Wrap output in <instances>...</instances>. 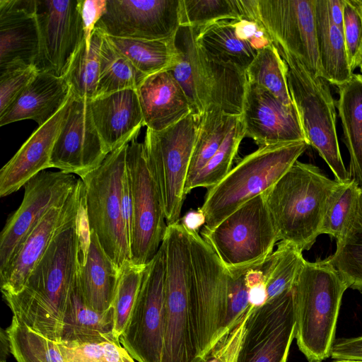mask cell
<instances>
[{
    "instance_id": "obj_1",
    "label": "cell",
    "mask_w": 362,
    "mask_h": 362,
    "mask_svg": "<svg viewBox=\"0 0 362 362\" xmlns=\"http://www.w3.org/2000/svg\"><path fill=\"white\" fill-rule=\"evenodd\" d=\"M89 238L84 204L79 214L54 236L22 290L13 295L3 294L18 322L60 343L66 304L86 259Z\"/></svg>"
},
{
    "instance_id": "obj_2",
    "label": "cell",
    "mask_w": 362,
    "mask_h": 362,
    "mask_svg": "<svg viewBox=\"0 0 362 362\" xmlns=\"http://www.w3.org/2000/svg\"><path fill=\"white\" fill-rule=\"evenodd\" d=\"M340 183L317 166L296 160L264 192L278 240L310 250L321 235L329 199Z\"/></svg>"
},
{
    "instance_id": "obj_3",
    "label": "cell",
    "mask_w": 362,
    "mask_h": 362,
    "mask_svg": "<svg viewBox=\"0 0 362 362\" xmlns=\"http://www.w3.org/2000/svg\"><path fill=\"white\" fill-rule=\"evenodd\" d=\"M348 284L327 257L305 261L293 286L297 345L309 362L331 356Z\"/></svg>"
},
{
    "instance_id": "obj_4",
    "label": "cell",
    "mask_w": 362,
    "mask_h": 362,
    "mask_svg": "<svg viewBox=\"0 0 362 362\" xmlns=\"http://www.w3.org/2000/svg\"><path fill=\"white\" fill-rule=\"evenodd\" d=\"M309 146L305 140L259 147L217 185L207 189L199 208L204 228H213L247 201L272 187Z\"/></svg>"
},
{
    "instance_id": "obj_5",
    "label": "cell",
    "mask_w": 362,
    "mask_h": 362,
    "mask_svg": "<svg viewBox=\"0 0 362 362\" xmlns=\"http://www.w3.org/2000/svg\"><path fill=\"white\" fill-rule=\"evenodd\" d=\"M274 45L284 62L288 91L307 142L325 161L336 180L349 181L337 137L335 101L328 81L314 75L293 54Z\"/></svg>"
},
{
    "instance_id": "obj_6",
    "label": "cell",
    "mask_w": 362,
    "mask_h": 362,
    "mask_svg": "<svg viewBox=\"0 0 362 362\" xmlns=\"http://www.w3.org/2000/svg\"><path fill=\"white\" fill-rule=\"evenodd\" d=\"M161 245L165 253V300L160 362H200L191 315L187 230L180 223L168 226Z\"/></svg>"
},
{
    "instance_id": "obj_7",
    "label": "cell",
    "mask_w": 362,
    "mask_h": 362,
    "mask_svg": "<svg viewBox=\"0 0 362 362\" xmlns=\"http://www.w3.org/2000/svg\"><path fill=\"white\" fill-rule=\"evenodd\" d=\"M127 146L110 153L98 168L80 177L89 229L95 232L102 247L119 269L131 261L121 212Z\"/></svg>"
},
{
    "instance_id": "obj_8",
    "label": "cell",
    "mask_w": 362,
    "mask_h": 362,
    "mask_svg": "<svg viewBox=\"0 0 362 362\" xmlns=\"http://www.w3.org/2000/svg\"><path fill=\"white\" fill-rule=\"evenodd\" d=\"M201 236L228 269L264 261L279 240L264 193L245 202L213 228L204 227Z\"/></svg>"
},
{
    "instance_id": "obj_9",
    "label": "cell",
    "mask_w": 362,
    "mask_h": 362,
    "mask_svg": "<svg viewBox=\"0 0 362 362\" xmlns=\"http://www.w3.org/2000/svg\"><path fill=\"white\" fill-rule=\"evenodd\" d=\"M201 116L191 112L161 132L146 131L144 150L160 193L168 226L180 223L186 197L185 186Z\"/></svg>"
},
{
    "instance_id": "obj_10",
    "label": "cell",
    "mask_w": 362,
    "mask_h": 362,
    "mask_svg": "<svg viewBox=\"0 0 362 362\" xmlns=\"http://www.w3.org/2000/svg\"><path fill=\"white\" fill-rule=\"evenodd\" d=\"M187 233L191 255V315L202 360L226 334L223 325L226 310L227 269L198 232L187 230Z\"/></svg>"
},
{
    "instance_id": "obj_11",
    "label": "cell",
    "mask_w": 362,
    "mask_h": 362,
    "mask_svg": "<svg viewBox=\"0 0 362 362\" xmlns=\"http://www.w3.org/2000/svg\"><path fill=\"white\" fill-rule=\"evenodd\" d=\"M133 202L131 261L147 264L158 251L168 227L158 187L149 168L143 143L136 139L126 153Z\"/></svg>"
},
{
    "instance_id": "obj_12",
    "label": "cell",
    "mask_w": 362,
    "mask_h": 362,
    "mask_svg": "<svg viewBox=\"0 0 362 362\" xmlns=\"http://www.w3.org/2000/svg\"><path fill=\"white\" fill-rule=\"evenodd\" d=\"M165 253L160 245L146 264L121 345L138 362H160L164 330Z\"/></svg>"
},
{
    "instance_id": "obj_13",
    "label": "cell",
    "mask_w": 362,
    "mask_h": 362,
    "mask_svg": "<svg viewBox=\"0 0 362 362\" xmlns=\"http://www.w3.org/2000/svg\"><path fill=\"white\" fill-rule=\"evenodd\" d=\"M315 6V0H247L250 19L259 21L274 43L321 76Z\"/></svg>"
},
{
    "instance_id": "obj_14",
    "label": "cell",
    "mask_w": 362,
    "mask_h": 362,
    "mask_svg": "<svg viewBox=\"0 0 362 362\" xmlns=\"http://www.w3.org/2000/svg\"><path fill=\"white\" fill-rule=\"evenodd\" d=\"M295 334L292 288L253 308L235 362H287Z\"/></svg>"
},
{
    "instance_id": "obj_15",
    "label": "cell",
    "mask_w": 362,
    "mask_h": 362,
    "mask_svg": "<svg viewBox=\"0 0 362 362\" xmlns=\"http://www.w3.org/2000/svg\"><path fill=\"white\" fill-rule=\"evenodd\" d=\"M79 182L71 173L43 170L25 184L23 201L1 233L0 269L45 215L69 199Z\"/></svg>"
},
{
    "instance_id": "obj_16",
    "label": "cell",
    "mask_w": 362,
    "mask_h": 362,
    "mask_svg": "<svg viewBox=\"0 0 362 362\" xmlns=\"http://www.w3.org/2000/svg\"><path fill=\"white\" fill-rule=\"evenodd\" d=\"M180 26V0H107L95 28L105 35L168 40Z\"/></svg>"
},
{
    "instance_id": "obj_17",
    "label": "cell",
    "mask_w": 362,
    "mask_h": 362,
    "mask_svg": "<svg viewBox=\"0 0 362 362\" xmlns=\"http://www.w3.org/2000/svg\"><path fill=\"white\" fill-rule=\"evenodd\" d=\"M40 53L37 67L65 75L84 39L80 0H37Z\"/></svg>"
},
{
    "instance_id": "obj_18",
    "label": "cell",
    "mask_w": 362,
    "mask_h": 362,
    "mask_svg": "<svg viewBox=\"0 0 362 362\" xmlns=\"http://www.w3.org/2000/svg\"><path fill=\"white\" fill-rule=\"evenodd\" d=\"M85 203L84 187L80 182L63 204L52 208L25 237L7 264L0 269L3 294H16L23 288L34 267L54 236L80 213Z\"/></svg>"
},
{
    "instance_id": "obj_19",
    "label": "cell",
    "mask_w": 362,
    "mask_h": 362,
    "mask_svg": "<svg viewBox=\"0 0 362 362\" xmlns=\"http://www.w3.org/2000/svg\"><path fill=\"white\" fill-rule=\"evenodd\" d=\"M89 101L73 94L50 158L51 168L80 177L98 168L109 154L93 122Z\"/></svg>"
},
{
    "instance_id": "obj_20",
    "label": "cell",
    "mask_w": 362,
    "mask_h": 362,
    "mask_svg": "<svg viewBox=\"0 0 362 362\" xmlns=\"http://www.w3.org/2000/svg\"><path fill=\"white\" fill-rule=\"evenodd\" d=\"M240 118L245 137L259 147L306 141L294 105H284L269 90L250 82Z\"/></svg>"
},
{
    "instance_id": "obj_21",
    "label": "cell",
    "mask_w": 362,
    "mask_h": 362,
    "mask_svg": "<svg viewBox=\"0 0 362 362\" xmlns=\"http://www.w3.org/2000/svg\"><path fill=\"white\" fill-rule=\"evenodd\" d=\"M40 53L37 0H0V72L37 66Z\"/></svg>"
},
{
    "instance_id": "obj_22",
    "label": "cell",
    "mask_w": 362,
    "mask_h": 362,
    "mask_svg": "<svg viewBox=\"0 0 362 362\" xmlns=\"http://www.w3.org/2000/svg\"><path fill=\"white\" fill-rule=\"evenodd\" d=\"M72 92V91H71ZM73 94L47 122L39 126L0 170V196L17 192L31 178L50 168L52 152L69 114Z\"/></svg>"
},
{
    "instance_id": "obj_23",
    "label": "cell",
    "mask_w": 362,
    "mask_h": 362,
    "mask_svg": "<svg viewBox=\"0 0 362 362\" xmlns=\"http://www.w3.org/2000/svg\"><path fill=\"white\" fill-rule=\"evenodd\" d=\"M93 122L108 153L137 138L144 118L136 90L89 101Z\"/></svg>"
},
{
    "instance_id": "obj_24",
    "label": "cell",
    "mask_w": 362,
    "mask_h": 362,
    "mask_svg": "<svg viewBox=\"0 0 362 362\" xmlns=\"http://www.w3.org/2000/svg\"><path fill=\"white\" fill-rule=\"evenodd\" d=\"M144 126L161 132L192 112L181 86L168 70L147 76L136 89Z\"/></svg>"
},
{
    "instance_id": "obj_25",
    "label": "cell",
    "mask_w": 362,
    "mask_h": 362,
    "mask_svg": "<svg viewBox=\"0 0 362 362\" xmlns=\"http://www.w3.org/2000/svg\"><path fill=\"white\" fill-rule=\"evenodd\" d=\"M66 78L39 71L8 108L0 114V126L32 119L39 126L50 119L71 95Z\"/></svg>"
},
{
    "instance_id": "obj_26",
    "label": "cell",
    "mask_w": 362,
    "mask_h": 362,
    "mask_svg": "<svg viewBox=\"0 0 362 362\" xmlns=\"http://www.w3.org/2000/svg\"><path fill=\"white\" fill-rule=\"evenodd\" d=\"M114 327L113 308L98 312L88 306L81 293L77 273L66 304L60 343L65 346L103 341L120 344L115 335Z\"/></svg>"
},
{
    "instance_id": "obj_27",
    "label": "cell",
    "mask_w": 362,
    "mask_h": 362,
    "mask_svg": "<svg viewBox=\"0 0 362 362\" xmlns=\"http://www.w3.org/2000/svg\"><path fill=\"white\" fill-rule=\"evenodd\" d=\"M121 269L102 247L93 230H90L87 255L78 272L84 300L98 312H105L112 306Z\"/></svg>"
},
{
    "instance_id": "obj_28",
    "label": "cell",
    "mask_w": 362,
    "mask_h": 362,
    "mask_svg": "<svg viewBox=\"0 0 362 362\" xmlns=\"http://www.w3.org/2000/svg\"><path fill=\"white\" fill-rule=\"evenodd\" d=\"M198 28L180 25L174 36L175 57L168 69L182 88L192 112L202 115L207 106L208 89L197 42Z\"/></svg>"
},
{
    "instance_id": "obj_29",
    "label": "cell",
    "mask_w": 362,
    "mask_h": 362,
    "mask_svg": "<svg viewBox=\"0 0 362 362\" xmlns=\"http://www.w3.org/2000/svg\"><path fill=\"white\" fill-rule=\"evenodd\" d=\"M343 141L349 154V178L362 186V74L337 86Z\"/></svg>"
},
{
    "instance_id": "obj_30",
    "label": "cell",
    "mask_w": 362,
    "mask_h": 362,
    "mask_svg": "<svg viewBox=\"0 0 362 362\" xmlns=\"http://www.w3.org/2000/svg\"><path fill=\"white\" fill-rule=\"evenodd\" d=\"M315 30L321 76L337 87L353 76L343 33L329 18L326 0H315Z\"/></svg>"
},
{
    "instance_id": "obj_31",
    "label": "cell",
    "mask_w": 362,
    "mask_h": 362,
    "mask_svg": "<svg viewBox=\"0 0 362 362\" xmlns=\"http://www.w3.org/2000/svg\"><path fill=\"white\" fill-rule=\"evenodd\" d=\"M201 56L208 89L206 108L214 107L226 115L240 117L248 82L246 71L212 60L202 49Z\"/></svg>"
},
{
    "instance_id": "obj_32",
    "label": "cell",
    "mask_w": 362,
    "mask_h": 362,
    "mask_svg": "<svg viewBox=\"0 0 362 362\" xmlns=\"http://www.w3.org/2000/svg\"><path fill=\"white\" fill-rule=\"evenodd\" d=\"M233 20H221L198 28L197 42L209 59L246 71L258 51L237 36Z\"/></svg>"
},
{
    "instance_id": "obj_33",
    "label": "cell",
    "mask_w": 362,
    "mask_h": 362,
    "mask_svg": "<svg viewBox=\"0 0 362 362\" xmlns=\"http://www.w3.org/2000/svg\"><path fill=\"white\" fill-rule=\"evenodd\" d=\"M238 117L226 115L214 107H208L203 112L189 165L185 195L189 193V189L194 180L216 153Z\"/></svg>"
},
{
    "instance_id": "obj_34",
    "label": "cell",
    "mask_w": 362,
    "mask_h": 362,
    "mask_svg": "<svg viewBox=\"0 0 362 362\" xmlns=\"http://www.w3.org/2000/svg\"><path fill=\"white\" fill-rule=\"evenodd\" d=\"M327 258L349 288L362 293V186L355 214L337 240L335 252Z\"/></svg>"
},
{
    "instance_id": "obj_35",
    "label": "cell",
    "mask_w": 362,
    "mask_h": 362,
    "mask_svg": "<svg viewBox=\"0 0 362 362\" xmlns=\"http://www.w3.org/2000/svg\"><path fill=\"white\" fill-rule=\"evenodd\" d=\"M109 42L146 76L168 70L175 57L174 37L142 40L106 35Z\"/></svg>"
},
{
    "instance_id": "obj_36",
    "label": "cell",
    "mask_w": 362,
    "mask_h": 362,
    "mask_svg": "<svg viewBox=\"0 0 362 362\" xmlns=\"http://www.w3.org/2000/svg\"><path fill=\"white\" fill-rule=\"evenodd\" d=\"M146 76L119 52L104 35L100 47L99 77L95 98L123 90H136Z\"/></svg>"
},
{
    "instance_id": "obj_37",
    "label": "cell",
    "mask_w": 362,
    "mask_h": 362,
    "mask_svg": "<svg viewBox=\"0 0 362 362\" xmlns=\"http://www.w3.org/2000/svg\"><path fill=\"white\" fill-rule=\"evenodd\" d=\"M103 32L95 28L87 47L85 38L64 76L74 96L92 100L95 97L100 69V53Z\"/></svg>"
},
{
    "instance_id": "obj_38",
    "label": "cell",
    "mask_w": 362,
    "mask_h": 362,
    "mask_svg": "<svg viewBox=\"0 0 362 362\" xmlns=\"http://www.w3.org/2000/svg\"><path fill=\"white\" fill-rule=\"evenodd\" d=\"M6 330L11 354L17 362H65L59 343L34 332L13 316Z\"/></svg>"
},
{
    "instance_id": "obj_39",
    "label": "cell",
    "mask_w": 362,
    "mask_h": 362,
    "mask_svg": "<svg viewBox=\"0 0 362 362\" xmlns=\"http://www.w3.org/2000/svg\"><path fill=\"white\" fill-rule=\"evenodd\" d=\"M247 81L269 90L284 105L293 107L285 64L274 43L257 52L246 70Z\"/></svg>"
},
{
    "instance_id": "obj_40",
    "label": "cell",
    "mask_w": 362,
    "mask_h": 362,
    "mask_svg": "<svg viewBox=\"0 0 362 362\" xmlns=\"http://www.w3.org/2000/svg\"><path fill=\"white\" fill-rule=\"evenodd\" d=\"M242 18L248 19L245 0H180V25L200 28Z\"/></svg>"
},
{
    "instance_id": "obj_41",
    "label": "cell",
    "mask_w": 362,
    "mask_h": 362,
    "mask_svg": "<svg viewBox=\"0 0 362 362\" xmlns=\"http://www.w3.org/2000/svg\"><path fill=\"white\" fill-rule=\"evenodd\" d=\"M300 250L280 241L272 252V262L266 280V300L293 288L305 259Z\"/></svg>"
},
{
    "instance_id": "obj_42",
    "label": "cell",
    "mask_w": 362,
    "mask_h": 362,
    "mask_svg": "<svg viewBox=\"0 0 362 362\" xmlns=\"http://www.w3.org/2000/svg\"><path fill=\"white\" fill-rule=\"evenodd\" d=\"M244 137V127L239 117L216 153L194 180L189 192L197 187L209 189L220 182L232 169L233 160Z\"/></svg>"
},
{
    "instance_id": "obj_43",
    "label": "cell",
    "mask_w": 362,
    "mask_h": 362,
    "mask_svg": "<svg viewBox=\"0 0 362 362\" xmlns=\"http://www.w3.org/2000/svg\"><path fill=\"white\" fill-rule=\"evenodd\" d=\"M360 186L354 180L340 183L333 192L322 223L321 234L336 240L346 230L357 209Z\"/></svg>"
},
{
    "instance_id": "obj_44",
    "label": "cell",
    "mask_w": 362,
    "mask_h": 362,
    "mask_svg": "<svg viewBox=\"0 0 362 362\" xmlns=\"http://www.w3.org/2000/svg\"><path fill=\"white\" fill-rule=\"evenodd\" d=\"M146 264L128 261L121 269L120 278L112 303L115 314L114 333L119 339L135 303Z\"/></svg>"
},
{
    "instance_id": "obj_45",
    "label": "cell",
    "mask_w": 362,
    "mask_h": 362,
    "mask_svg": "<svg viewBox=\"0 0 362 362\" xmlns=\"http://www.w3.org/2000/svg\"><path fill=\"white\" fill-rule=\"evenodd\" d=\"M250 267L226 269L227 291L223 325L224 334L233 329L252 305L246 283V273Z\"/></svg>"
},
{
    "instance_id": "obj_46",
    "label": "cell",
    "mask_w": 362,
    "mask_h": 362,
    "mask_svg": "<svg viewBox=\"0 0 362 362\" xmlns=\"http://www.w3.org/2000/svg\"><path fill=\"white\" fill-rule=\"evenodd\" d=\"M65 362H135L121 344L112 341L65 346L59 343Z\"/></svg>"
},
{
    "instance_id": "obj_47",
    "label": "cell",
    "mask_w": 362,
    "mask_h": 362,
    "mask_svg": "<svg viewBox=\"0 0 362 362\" xmlns=\"http://www.w3.org/2000/svg\"><path fill=\"white\" fill-rule=\"evenodd\" d=\"M343 35L351 71L358 66L362 50V11L361 1L344 0Z\"/></svg>"
},
{
    "instance_id": "obj_48",
    "label": "cell",
    "mask_w": 362,
    "mask_h": 362,
    "mask_svg": "<svg viewBox=\"0 0 362 362\" xmlns=\"http://www.w3.org/2000/svg\"><path fill=\"white\" fill-rule=\"evenodd\" d=\"M39 71L36 65H29L0 72V114L8 108Z\"/></svg>"
},
{
    "instance_id": "obj_49",
    "label": "cell",
    "mask_w": 362,
    "mask_h": 362,
    "mask_svg": "<svg viewBox=\"0 0 362 362\" xmlns=\"http://www.w3.org/2000/svg\"><path fill=\"white\" fill-rule=\"evenodd\" d=\"M254 305H251L238 323L215 344L200 362H235L245 329L247 319Z\"/></svg>"
},
{
    "instance_id": "obj_50",
    "label": "cell",
    "mask_w": 362,
    "mask_h": 362,
    "mask_svg": "<svg viewBox=\"0 0 362 362\" xmlns=\"http://www.w3.org/2000/svg\"><path fill=\"white\" fill-rule=\"evenodd\" d=\"M237 36L259 51L273 44V40L265 28L257 21L246 18L233 19Z\"/></svg>"
},
{
    "instance_id": "obj_51",
    "label": "cell",
    "mask_w": 362,
    "mask_h": 362,
    "mask_svg": "<svg viewBox=\"0 0 362 362\" xmlns=\"http://www.w3.org/2000/svg\"><path fill=\"white\" fill-rule=\"evenodd\" d=\"M107 0H80V11L87 47L97 23L104 14Z\"/></svg>"
},
{
    "instance_id": "obj_52",
    "label": "cell",
    "mask_w": 362,
    "mask_h": 362,
    "mask_svg": "<svg viewBox=\"0 0 362 362\" xmlns=\"http://www.w3.org/2000/svg\"><path fill=\"white\" fill-rule=\"evenodd\" d=\"M121 212L125 233L130 249L133 236V202L130 180L126 168L123 175L121 188Z\"/></svg>"
},
{
    "instance_id": "obj_53",
    "label": "cell",
    "mask_w": 362,
    "mask_h": 362,
    "mask_svg": "<svg viewBox=\"0 0 362 362\" xmlns=\"http://www.w3.org/2000/svg\"><path fill=\"white\" fill-rule=\"evenodd\" d=\"M331 356L334 360L362 361V336L334 341Z\"/></svg>"
},
{
    "instance_id": "obj_54",
    "label": "cell",
    "mask_w": 362,
    "mask_h": 362,
    "mask_svg": "<svg viewBox=\"0 0 362 362\" xmlns=\"http://www.w3.org/2000/svg\"><path fill=\"white\" fill-rule=\"evenodd\" d=\"M206 218L204 213L199 208L197 210H190L181 219V224L187 230L198 232L202 226L205 225Z\"/></svg>"
},
{
    "instance_id": "obj_55",
    "label": "cell",
    "mask_w": 362,
    "mask_h": 362,
    "mask_svg": "<svg viewBox=\"0 0 362 362\" xmlns=\"http://www.w3.org/2000/svg\"><path fill=\"white\" fill-rule=\"evenodd\" d=\"M328 13L334 24L343 33L344 0H326Z\"/></svg>"
},
{
    "instance_id": "obj_56",
    "label": "cell",
    "mask_w": 362,
    "mask_h": 362,
    "mask_svg": "<svg viewBox=\"0 0 362 362\" xmlns=\"http://www.w3.org/2000/svg\"><path fill=\"white\" fill-rule=\"evenodd\" d=\"M11 353L10 341L6 329H1L0 332V361H6Z\"/></svg>"
},
{
    "instance_id": "obj_57",
    "label": "cell",
    "mask_w": 362,
    "mask_h": 362,
    "mask_svg": "<svg viewBox=\"0 0 362 362\" xmlns=\"http://www.w3.org/2000/svg\"><path fill=\"white\" fill-rule=\"evenodd\" d=\"M361 11H362V1H361ZM358 67L360 68V70H361V71L362 73V50H361V52L360 59H359V63H358Z\"/></svg>"
},
{
    "instance_id": "obj_58",
    "label": "cell",
    "mask_w": 362,
    "mask_h": 362,
    "mask_svg": "<svg viewBox=\"0 0 362 362\" xmlns=\"http://www.w3.org/2000/svg\"><path fill=\"white\" fill-rule=\"evenodd\" d=\"M334 362H362L361 360H344V359H339L334 360Z\"/></svg>"
},
{
    "instance_id": "obj_59",
    "label": "cell",
    "mask_w": 362,
    "mask_h": 362,
    "mask_svg": "<svg viewBox=\"0 0 362 362\" xmlns=\"http://www.w3.org/2000/svg\"><path fill=\"white\" fill-rule=\"evenodd\" d=\"M0 362H6V361H0Z\"/></svg>"
}]
</instances>
